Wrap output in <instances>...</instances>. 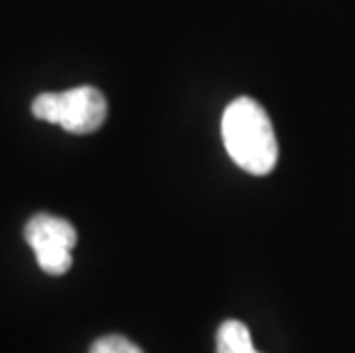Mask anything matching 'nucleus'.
<instances>
[{
  "instance_id": "obj_1",
  "label": "nucleus",
  "mask_w": 355,
  "mask_h": 353,
  "mask_svg": "<svg viewBox=\"0 0 355 353\" xmlns=\"http://www.w3.org/2000/svg\"><path fill=\"white\" fill-rule=\"evenodd\" d=\"M223 140L241 170L263 177L277 163V138L268 112L250 96L234 99L223 115Z\"/></svg>"
},
{
  "instance_id": "obj_2",
  "label": "nucleus",
  "mask_w": 355,
  "mask_h": 353,
  "mask_svg": "<svg viewBox=\"0 0 355 353\" xmlns=\"http://www.w3.org/2000/svg\"><path fill=\"white\" fill-rule=\"evenodd\" d=\"M33 115L42 122L58 124L69 133H92L101 129L108 115L105 96L92 85L71 87L67 92H44L33 101Z\"/></svg>"
},
{
  "instance_id": "obj_3",
  "label": "nucleus",
  "mask_w": 355,
  "mask_h": 353,
  "mask_svg": "<svg viewBox=\"0 0 355 353\" xmlns=\"http://www.w3.org/2000/svg\"><path fill=\"white\" fill-rule=\"evenodd\" d=\"M24 236L44 273L64 275L71 268V250L78 241V234L69 221L51 214H37L28 221Z\"/></svg>"
},
{
  "instance_id": "obj_4",
  "label": "nucleus",
  "mask_w": 355,
  "mask_h": 353,
  "mask_svg": "<svg viewBox=\"0 0 355 353\" xmlns=\"http://www.w3.org/2000/svg\"><path fill=\"white\" fill-rule=\"evenodd\" d=\"M216 353H259L252 344V335L243 321L230 319L218 328Z\"/></svg>"
},
{
  "instance_id": "obj_5",
  "label": "nucleus",
  "mask_w": 355,
  "mask_h": 353,
  "mask_svg": "<svg viewBox=\"0 0 355 353\" xmlns=\"http://www.w3.org/2000/svg\"><path fill=\"white\" fill-rule=\"evenodd\" d=\"M89 353H142V349L124 335H103L89 347Z\"/></svg>"
}]
</instances>
